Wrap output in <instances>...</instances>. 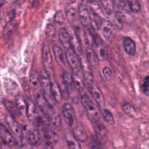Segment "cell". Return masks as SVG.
<instances>
[{
    "mask_svg": "<svg viewBox=\"0 0 149 149\" xmlns=\"http://www.w3.org/2000/svg\"><path fill=\"white\" fill-rule=\"evenodd\" d=\"M81 100L83 107L86 110L89 120L93 123H97L100 116V111L98 105L87 95H83Z\"/></svg>",
    "mask_w": 149,
    "mask_h": 149,
    "instance_id": "6da1fadb",
    "label": "cell"
},
{
    "mask_svg": "<svg viewBox=\"0 0 149 149\" xmlns=\"http://www.w3.org/2000/svg\"><path fill=\"white\" fill-rule=\"evenodd\" d=\"M39 78H40L42 95H43L45 100L49 105V107H53L56 103L53 100L52 93H51V84H52V82H51L50 77L43 70L39 73Z\"/></svg>",
    "mask_w": 149,
    "mask_h": 149,
    "instance_id": "7a4b0ae2",
    "label": "cell"
},
{
    "mask_svg": "<svg viewBox=\"0 0 149 149\" xmlns=\"http://www.w3.org/2000/svg\"><path fill=\"white\" fill-rule=\"evenodd\" d=\"M42 64H43L44 71L47 73L49 77H52L55 74L54 71V65L52 61V55H51L50 50H49V46L46 42H45L42 47Z\"/></svg>",
    "mask_w": 149,
    "mask_h": 149,
    "instance_id": "3957f363",
    "label": "cell"
},
{
    "mask_svg": "<svg viewBox=\"0 0 149 149\" xmlns=\"http://www.w3.org/2000/svg\"><path fill=\"white\" fill-rule=\"evenodd\" d=\"M23 136L26 138L27 143L31 146H38L42 142V138L39 131L33 128H30L29 127L23 128Z\"/></svg>",
    "mask_w": 149,
    "mask_h": 149,
    "instance_id": "277c9868",
    "label": "cell"
},
{
    "mask_svg": "<svg viewBox=\"0 0 149 149\" xmlns=\"http://www.w3.org/2000/svg\"><path fill=\"white\" fill-rule=\"evenodd\" d=\"M65 57H66L68 65L71 67V70L73 71L74 74H79V73H81L80 58L72 47L66 49Z\"/></svg>",
    "mask_w": 149,
    "mask_h": 149,
    "instance_id": "5b68a950",
    "label": "cell"
},
{
    "mask_svg": "<svg viewBox=\"0 0 149 149\" xmlns=\"http://www.w3.org/2000/svg\"><path fill=\"white\" fill-rule=\"evenodd\" d=\"M82 56L83 55L79 57L80 63H81V75H82L84 84L89 87H91L93 84V71H92V68L90 67V65L87 63V60H84Z\"/></svg>",
    "mask_w": 149,
    "mask_h": 149,
    "instance_id": "8992f818",
    "label": "cell"
},
{
    "mask_svg": "<svg viewBox=\"0 0 149 149\" xmlns=\"http://www.w3.org/2000/svg\"><path fill=\"white\" fill-rule=\"evenodd\" d=\"M62 115L64 121L70 127L76 125V113L74 108L70 103H65L62 107Z\"/></svg>",
    "mask_w": 149,
    "mask_h": 149,
    "instance_id": "52a82bcc",
    "label": "cell"
},
{
    "mask_svg": "<svg viewBox=\"0 0 149 149\" xmlns=\"http://www.w3.org/2000/svg\"><path fill=\"white\" fill-rule=\"evenodd\" d=\"M78 17L81 25L85 28L91 27V15L89 9L84 4H80L78 7Z\"/></svg>",
    "mask_w": 149,
    "mask_h": 149,
    "instance_id": "ba28073f",
    "label": "cell"
},
{
    "mask_svg": "<svg viewBox=\"0 0 149 149\" xmlns=\"http://www.w3.org/2000/svg\"><path fill=\"white\" fill-rule=\"evenodd\" d=\"M39 116L40 114H39L37 106L33 103L31 99L29 98L27 100V113H26V116L29 120L37 125Z\"/></svg>",
    "mask_w": 149,
    "mask_h": 149,
    "instance_id": "9c48e42d",
    "label": "cell"
},
{
    "mask_svg": "<svg viewBox=\"0 0 149 149\" xmlns=\"http://www.w3.org/2000/svg\"><path fill=\"white\" fill-rule=\"evenodd\" d=\"M100 29H102V33L106 40L110 41V42L113 40L116 36V31H115V27L110 20H103Z\"/></svg>",
    "mask_w": 149,
    "mask_h": 149,
    "instance_id": "30bf717a",
    "label": "cell"
},
{
    "mask_svg": "<svg viewBox=\"0 0 149 149\" xmlns=\"http://www.w3.org/2000/svg\"><path fill=\"white\" fill-rule=\"evenodd\" d=\"M0 138L2 142L8 146L14 147L17 146V141L15 137L2 125H0Z\"/></svg>",
    "mask_w": 149,
    "mask_h": 149,
    "instance_id": "8fae6325",
    "label": "cell"
},
{
    "mask_svg": "<svg viewBox=\"0 0 149 149\" xmlns=\"http://www.w3.org/2000/svg\"><path fill=\"white\" fill-rule=\"evenodd\" d=\"M90 92H91L93 100L98 105V106L103 107L105 106L104 96L98 86L93 83V85L90 87Z\"/></svg>",
    "mask_w": 149,
    "mask_h": 149,
    "instance_id": "7c38bea8",
    "label": "cell"
},
{
    "mask_svg": "<svg viewBox=\"0 0 149 149\" xmlns=\"http://www.w3.org/2000/svg\"><path fill=\"white\" fill-rule=\"evenodd\" d=\"M44 138L47 145L49 147H53L59 141V136L55 132L48 127L44 130Z\"/></svg>",
    "mask_w": 149,
    "mask_h": 149,
    "instance_id": "4fadbf2b",
    "label": "cell"
},
{
    "mask_svg": "<svg viewBox=\"0 0 149 149\" xmlns=\"http://www.w3.org/2000/svg\"><path fill=\"white\" fill-rule=\"evenodd\" d=\"M87 3H88L89 7H90L89 10H90V15L100 17L102 20H104V13H103L100 2L96 1H89Z\"/></svg>",
    "mask_w": 149,
    "mask_h": 149,
    "instance_id": "5bb4252c",
    "label": "cell"
},
{
    "mask_svg": "<svg viewBox=\"0 0 149 149\" xmlns=\"http://www.w3.org/2000/svg\"><path fill=\"white\" fill-rule=\"evenodd\" d=\"M4 90L8 94L11 95H17L19 94L18 85L14 80L10 78H5L3 81Z\"/></svg>",
    "mask_w": 149,
    "mask_h": 149,
    "instance_id": "9a60e30c",
    "label": "cell"
},
{
    "mask_svg": "<svg viewBox=\"0 0 149 149\" xmlns=\"http://www.w3.org/2000/svg\"><path fill=\"white\" fill-rule=\"evenodd\" d=\"M86 60L91 68H97L99 65V58L96 54L95 51L90 47H87L86 49Z\"/></svg>",
    "mask_w": 149,
    "mask_h": 149,
    "instance_id": "2e32d148",
    "label": "cell"
},
{
    "mask_svg": "<svg viewBox=\"0 0 149 149\" xmlns=\"http://www.w3.org/2000/svg\"><path fill=\"white\" fill-rule=\"evenodd\" d=\"M58 38L61 42V45H63L65 50L69 48H71V36L68 31L65 28H62L59 30L58 32Z\"/></svg>",
    "mask_w": 149,
    "mask_h": 149,
    "instance_id": "e0dca14e",
    "label": "cell"
},
{
    "mask_svg": "<svg viewBox=\"0 0 149 149\" xmlns=\"http://www.w3.org/2000/svg\"><path fill=\"white\" fill-rule=\"evenodd\" d=\"M6 122H7V125L10 128L13 133L17 135L19 138H23V128L20 127V125L13 118L9 116L6 117Z\"/></svg>",
    "mask_w": 149,
    "mask_h": 149,
    "instance_id": "ac0fdd59",
    "label": "cell"
},
{
    "mask_svg": "<svg viewBox=\"0 0 149 149\" xmlns=\"http://www.w3.org/2000/svg\"><path fill=\"white\" fill-rule=\"evenodd\" d=\"M122 45L125 52L127 55L132 56L136 52V45L135 42L129 36H125L122 39Z\"/></svg>",
    "mask_w": 149,
    "mask_h": 149,
    "instance_id": "d6986e66",
    "label": "cell"
},
{
    "mask_svg": "<svg viewBox=\"0 0 149 149\" xmlns=\"http://www.w3.org/2000/svg\"><path fill=\"white\" fill-rule=\"evenodd\" d=\"M15 106L20 115L26 116V113H27V100L20 94L17 95L15 96Z\"/></svg>",
    "mask_w": 149,
    "mask_h": 149,
    "instance_id": "ffe728a7",
    "label": "cell"
},
{
    "mask_svg": "<svg viewBox=\"0 0 149 149\" xmlns=\"http://www.w3.org/2000/svg\"><path fill=\"white\" fill-rule=\"evenodd\" d=\"M72 135L79 142L84 143L87 141V138H88L87 132H85L84 128L81 127V126H79V125H75L73 127Z\"/></svg>",
    "mask_w": 149,
    "mask_h": 149,
    "instance_id": "44dd1931",
    "label": "cell"
},
{
    "mask_svg": "<svg viewBox=\"0 0 149 149\" xmlns=\"http://www.w3.org/2000/svg\"><path fill=\"white\" fill-rule=\"evenodd\" d=\"M30 84L33 87V90H36L37 93H42V87H41L39 74L38 72H36V71H33L31 73Z\"/></svg>",
    "mask_w": 149,
    "mask_h": 149,
    "instance_id": "7402d4cb",
    "label": "cell"
},
{
    "mask_svg": "<svg viewBox=\"0 0 149 149\" xmlns=\"http://www.w3.org/2000/svg\"><path fill=\"white\" fill-rule=\"evenodd\" d=\"M51 93L55 103H61L62 101V93H61L59 84L57 81H52L51 84Z\"/></svg>",
    "mask_w": 149,
    "mask_h": 149,
    "instance_id": "603a6c76",
    "label": "cell"
},
{
    "mask_svg": "<svg viewBox=\"0 0 149 149\" xmlns=\"http://www.w3.org/2000/svg\"><path fill=\"white\" fill-rule=\"evenodd\" d=\"M52 50H53L54 55L56 61L61 66L65 67V57H64L63 52V49H61V47L58 45H55L52 47Z\"/></svg>",
    "mask_w": 149,
    "mask_h": 149,
    "instance_id": "cb8c5ba5",
    "label": "cell"
},
{
    "mask_svg": "<svg viewBox=\"0 0 149 149\" xmlns=\"http://www.w3.org/2000/svg\"><path fill=\"white\" fill-rule=\"evenodd\" d=\"M94 130L97 139L101 141H105L107 139L108 130L104 125L101 124H97L95 125Z\"/></svg>",
    "mask_w": 149,
    "mask_h": 149,
    "instance_id": "d4e9b609",
    "label": "cell"
},
{
    "mask_svg": "<svg viewBox=\"0 0 149 149\" xmlns=\"http://www.w3.org/2000/svg\"><path fill=\"white\" fill-rule=\"evenodd\" d=\"M3 103H4V107L6 108V109L7 110V111L10 113V116L13 119H15V118H17L20 115L18 111H17V108H16L15 105L10 100H7V99H4L3 100Z\"/></svg>",
    "mask_w": 149,
    "mask_h": 149,
    "instance_id": "484cf974",
    "label": "cell"
},
{
    "mask_svg": "<svg viewBox=\"0 0 149 149\" xmlns=\"http://www.w3.org/2000/svg\"><path fill=\"white\" fill-rule=\"evenodd\" d=\"M73 84L74 85V87L77 89V90L79 93L84 90V79H83L82 75H81V72L79 74H74L73 75Z\"/></svg>",
    "mask_w": 149,
    "mask_h": 149,
    "instance_id": "4316f807",
    "label": "cell"
},
{
    "mask_svg": "<svg viewBox=\"0 0 149 149\" xmlns=\"http://www.w3.org/2000/svg\"><path fill=\"white\" fill-rule=\"evenodd\" d=\"M100 4L101 5L102 9L104 12L103 13H106L109 15H111L114 12V3L113 1L110 0H103V1H100Z\"/></svg>",
    "mask_w": 149,
    "mask_h": 149,
    "instance_id": "83f0119b",
    "label": "cell"
},
{
    "mask_svg": "<svg viewBox=\"0 0 149 149\" xmlns=\"http://www.w3.org/2000/svg\"><path fill=\"white\" fill-rule=\"evenodd\" d=\"M65 140H66L67 144H68L69 149H82L79 142L74 138L72 134H65Z\"/></svg>",
    "mask_w": 149,
    "mask_h": 149,
    "instance_id": "f1b7e54d",
    "label": "cell"
},
{
    "mask_svg": "<svg viewBox=\"0 0 149 149\" xmlns=\"http://www.w3.org/2000/svg\"><path fill=\"white\" fill-rule=\"evenodd\" d=\"M66 17L67 20H68L71 24H75L77 21V18H78V13L76 10L75 8H73V7H70L69 9H68L66 11Z\"/></svg>",
    "mask_w": 149,
    "mask_h": 149,
    "instance_id": "f546056e",
    "label": "cell"
},
{
    "mask_svg": "<svg viewBox=\"0 0 149 149\" xmlns=\"http://www.w3.org/2000/svg\"><path fill=\"white\" fill-rule=\"evenodd\" d=\"M97 49V52H96L97 57H98L99 60H102V61H106L109 56L108 54V51L106 47H105L104 44H101V45L96 46Z\"/></svg>",
    "mask_w": 149,
    "mask_h": 149,
    "instance_id": "4dcf8cb0",
    "label": "cell"
},
{
    "mask_svg": "<svg viewBox=\"0 0 149 149\" xmlns=\"http://www.w3.org/2000/svg\"><path fill=\"white\" fill-rule=\"evenodd\" d=\"M49 121L55 127L60 128L62 126V119L58 112H53L51 113Z\"/></svg>",
    "mask_w": 149,
    "mask_h": 149,
    "instance_id": "1f68e13d",
    "label": "cell"
},
{
    "mask_svg": "<svg viewBox=\"0 0 149 149\" xmlns=\"http://www.w3.org/2000/svg\"><path fill=\"white\" fill-rule=\"evenodd\" d=\"M102 116H103L105 122L109 124V125H113L115 124L114 118H113V115H112V113H111L109 110L106 109H103V112H102Z\"/></svg>",
    "mask_w": 149,
    "mask_h": 149,
    "instance_id": "d6a6232c",
    "label": "cell"
},
{
    "mask_svg": "<svg viewBox=\"0 0 149 149\" xmlns=\"http://www.w3.org/2000/svg\"><path fill=\"white\" fill-rule=\"evenodd\" d=\"M17 23H15L13 21H10L6 25L4 29V35L5 36H10L13 34V32L15 31Z\"/></svg>",
    "mask_w": 149,
    "mask_h": 149,
    "instance_id": "836d02e7",
    "label": "cell"
},
{
    "mask_svg": "<svg viewBox=\"0 0 149 149\" xmlns=\"http://www.w3.org/2000/svg\"><path fill=\"white\" fill-rule=\"evenodd\" d=\"M122 111H124V113L125 114L128 115L130 116H134L136 113V109H135L132 105L130 104V103H125V104L122 105Z\"/></svg>",
    "mask_w": 149,
    "mask_h": 149,
    "instance_id": "e575fe53",
    "label": "cell"
},
{
    "mask_svg": "<svg viewBox=\"0 0 149 149\" xmlns=\"http://www.w3.org/2000/svg\"><path fill=\"white\" fill-rule=\"evenodd\" d=\"M128 4V7H129L130 10L132 12L135 13H138L141 11V4L138 1H135V0H130V1H127Z\"/></svg>",
    "mask_w": 149,
    "mask_h": 149,
    "instance_id": "d590c367",
    "label": "cell"
},
{
    "mask_svg": "<svg viewBox=\"0 0 149 149\" xmlns=\"http://www.w3.org/2000/svg\"><path fill=\"white\" fill-rule=\"evenodd\" d=\"M63 78V82L67 86V87H71V86L74 85L73 84V76H71L67 71H64L62 76Z\"/></svg>",
    "mask_w": 149,
    "mask_h": 149,
    "instance_id": "8d00e7d4",
    "label": "cell"
},
{
    "mask_svg": "<svg viewBox=\"0 0 149 149\" xmlns=\"http://www.w3.org/2000/svg\"><path fill=\"white\" fill-rule=\"evenodd\" d=\"M45 34L49 39H53L56 35V29L52 24H48L45 29Z\"/></svg>",
    "mask_w": 149,
    "mask_h": 149,
    "instance_id": "74e56055",
    "label": "cell"
},
{
    "mask_svg": "<svg viewBox=\"0 0 149 149\" xmlns=\"http://www.w3.org/2000/svg\"><path fill=\"white\" fill-rule=\"evenodd\" d=\"M55 22L58 25H62L65 22V17L61 11L57 12L55 15Z\"/></svg>",
    "mask_w": 149,
    "mask_h": 149,
    "instance_id": "f35d334b",
    "label": "cell"
},
{
    "mask_svg": "<svg viewBox=\"0 0 149 149\" xmlns=\"http://www.w3.org/2000/svg\"><path fill=\"white\" fill-rule=\"evenodd\" d=\"M103 74L104 76L105 79H107L108 81L111 80L113 78V72H112L111 69L109 67H105L103 69Z\"/></svg>",
    "mask_w": 149,
    "mask_h": 149,
    "instance_id": "ab89813d",
    "label": "cell"
},
{
    "mask_svg": "<svg viewBox=\"0 0 149 149\" xmlns=\"http://www.w3.org/2000/svg\"><path fill=\"white\" fill-rule=\"evenodd\" d=\"M114 6H116L119 10H124V11L128 12V10L127 9V1H113Z\"/></svg>",
    "mask_w": 149,
    "mask_h": 149,
    "instance_id": "60d3db41",
    "label": "cell"
},
{
    "mask_svg": "<svg viewBox=\"0 0 149 149\" xmlns=\"http://www.w3.org/2000/svg\"><path fill=\"white\" fill-rule=\"evenodd\" d=\"M143 90L145 94L148 95L149 93V76L146 77L144 79V82L143 84Z\"/></svg>",
    "mask_w": 149,
    "mask_h": 149,
    "instance_id": "b9f144b4",
    "label": "cell"
},
{
    "mask_svg": "<svg viewBox=\"0 0 149 149\" xmlns=\"http://www.w3.org/2000/svg\"><path fill=\"white\" fill-rule=\"evenodd\" d=\"M4 1H0V8H1L3 5H4Z\"/></svg>",
    "mask_w": 149,
    "mask_h": 149,
    "instance_id": "7bdbcfd3",
    "label": "cell"
},
{
    "mask_svg": "<svg viewBox=\"0 0 149 149\" xmlns=\"http://www.w3.org/2000/svg\"><path fill=\"white\" fill-rule=\"evenodd\" d=\"M97 149H106V148H103V147H102V146H97Z\"/></svg>",
    "mask_w": 149,
    "mask_h": 149,
    "instance_id": "ee69618b",
    "label": "cell"
}]
</instances>
